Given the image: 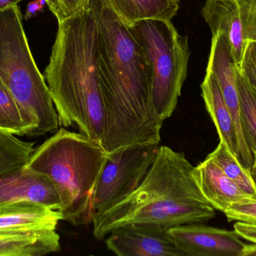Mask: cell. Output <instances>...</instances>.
<instances>
[{"instance_id":"cell-1","label":"cell","mask_w":256,"mask_h":256,"mask_svg":"<svg viewBox=\"0 0 256 256\" xmlns=\"http://www.w3.org/2000/svg\"><path fill=\"white\" fill-rule=\"evenodd\" d=\"M98 30V68L104 106L102 145L108 154L160 144L162 121L152 99V72L129 25L104 0H90Z\"/></svg>"},{"instance_id":"cell-23","label":"cell","mask_w":256,"mask_h":256,"mask_svg":"<svg viewBox=\"0 0 256 256\" xmlns=\"http://www.w3.org/2000/svg\"><path fill=\"white\" fill-rule=\"evenodd\" d=\"M239 72L256 92V42L246 41Z\"/></svg>"},{"instance_id":"cell-10","label":"cell","mask_w":256,"mask_h":256,"mask_svg":"<svg viewBox=\"0 0 256 256\" xmlns=\"http://www.w3.org/2000/svg\"><path fill=\"white\" fill-rule=\"evenodd\" d=\"M168 230L158 225H124L112 231L105 243L118 256H184Z\"/></svg>"},{"instance_id":"cell-12","label":"cell","mask_w":256,"mask_h":256,"mask_svg":"<svg viewBox=\"0 0 256 256\" xmlns=\"http://www.w3.org/2000/svg\"><path fill=\"white\" fill-rule=\"evenodd\" d=\"M194 177L208 203L222 213L232 204L252 199L228 178L208 156L194 167Z\"/></svg>"},{"instance_id":"cell-5","label":"cell","mask_w":256,"mask_h":256,"mask_svg":"<svg viewBox=\"0 0 256 256\" xmlns=\"http://www.w3.org/2000/svg\"><path fill=\"white\" fill-rule=\"evenodd\" d=\"M0 82L24 111L31 137L58 130V114L32 54L18 5L0 11Z\"/></svg>"},{"instance_id":"cell-27","label":"cell","mask_w":256,"mask_h":256,"mask_svg":"<svg viewBox=\"0 0 256 256\" xmlns=\"http://www.w3.org/2000/svg\"><path fill=\"white\" fill-rule=\"evenodd\" d=\"M244 256H256V243L249 244L246 246Z\"/></svg>"},{"instance_id":"cell-7","label":"cell","mask_w":256,"mask_h":256,"mask_svg":"<svg viewBox=\"0 0 256 256\" xmlns=\"http://www.w3.org/2000/svg\"><path fill=\"white\" fill-rule=\"evenodd\" d=\"M159 147V144H136L108 154L93 195L94 214L104 211L136 189Z\"/></svg>"},{"instance_id":"cell-19","label":"cell","mask_w":256,"mask_h":256,"mask_svg":"<svg viewBox=\"0 0 256 256\" xmlns=\"http://www.w3.org/2000/svg\"><path fill=\"white\" fill-rule=\"evenodd\" d=\"M0 129L19 136L31 137L32 129L10 92L0 82Z\"/></svg>"},{"instance_id":"cell-14","label":"cell","mask_w":256,"mask_h":256,"mask_svg":"<svg viewBox=\"0 0 256 256\" xmlns=\"http://www.w3.org/2000/svg\"><path fill=\"white\" fill-rule=\"evenodd\" d=\"M201 90L206 109L218 131L220 141L224 142L238 160V140L232 117L219 86L208 71L206 70Z\"/></svg>"},{"instance_id":"cell-21","label":"cell","mask_w":256,"mask_h":256,"mask_svg":"<svg viewBox=\"0 0 256 256\" xmlns=\"http://www.w3.org/2000/svg\"><path fill=\"white\" fill-rule=\"evenodd\" d=\"M58 23L66 21L88 7L90 0H45Z\"/></svg>"},{"instance_id":"cell-13","label":"cell","mask_w":256,"mask_h":256,"mask_svg":"<svg viewBox=\"0 0 256 256\" xmlns=\"http://www.w3.org/2000/svg\"><path fill=\"white\" fill-rule=\"evenodd\" d=\"M62 220L58 210L32 201L0 205V233L56 230Z\"/></svg>"},{"instance_id":"cell-9","label":"cell","mask_w":256,"mask_h":256,"mask_svg":"<svg viewBox=\"0 0 256 256\" xmlns=\"http://www.w3.org/2000/svg\"><path fill=\"white\" fill-rule=\"evenodd\" d=\"M168 233L184 256H244L248 246L234 231L202 223L172 227Z\"/></svg>"},{"instance_id":"cell-29","label":"cell","mask_w":256,"mask_h":256,"mask_svg":"<svg viewBox=\"0 0 256 256\" xmlns=\"http://www.w3.org/2000/svg\"><path fill=\"white\" fill-rule=\"evenodd\" d=\"M254 160L256 161V153H254Z\"/></svg>"},{"instance_id":"cell-24","label":"cell","mask_w":256,"mask_h":256,"mask_svg":"<svg viewBox=\"0 0 256 256\" xmlns=\"http://www.w3.org/2000/svg\"><path fill=\"white\" fill-rule=\"evenodd\" d=\"M234 231L240 236V238L256 243V225L237 222L234 225Z\"/></svg>"},{"instance_id":"cell-26","label":"cell","mask_w":256,"mask_h":256,"mask_svg":"<svg viewBox=\"0 0 256 256\" xmlns=\"http://www.w3.org/2000/svg\"><path fill=\"white\" fill-rule=\"evenodd\" d=\"M22 0H0V11L4 10L10 6L18 5Z\"/></svg>"},{"instance_id":"cell-25","label":"cell","mask_w":256,"mask_h":256,"mask_svg":"<svg viewBox=\"0 0 256 256\" xmlns=\"http://www.w3.org/2000/svg\"><path fill=\"white\" fill-rule=\"evenodd\" d=\"M46 5L45 0H32L27 4L26 9L24 15V19L26 21L34 18L39 14L43 12L44 8Z\"/></svg>"},{"instance_id":"cell-4","label":"cell","mask_w":256,"mask_h":256,"mask_svg":"<svg viewBox=\"0 0 256 256\" xmlns=\"http://www.w3.org/2000/svg\"><path fill=\"white\" fill-rule=\"evenodd\" d=\"M106 156L100 143L62 127L34 149L27 165L54 183L62 220L78 226L92 222L93 195Z\"/></svg>"},{"instance_id":"cell-2","label":"cell","mask_w":256,"mask_h":256,"mask_svg":"<svg viewBox=\"0 0 256 256\" xmlns=\"http://www.w3.org/2000/svg\"><path fill=\"white\" fill-rule=\"evenodd\" d=\"M58 24L44 76L60 126L76 125L81 133L102 144L104 106L98 68L96 18L88 6Z\"/></svg>"},{"instance_id":"cell-28","label":"cell","mask_w":256,"mask_h":256,"mask_svg":"<svg viewBox=\"0 0 256 256\" xmlns=\"http://www.w3.org/2000/svg\"><path fill=\"white\" fill-rule=\"evenodd\" d=\"M250 170L251 175H252V179H254V183L256 186V161H254V165L250 168Z\"/></svg>"},{"instance_id":"cell-22","label":"cell","mask_w":256,"mask_h":256,"mask_svg":"<svg viewBox=\"0 0 256 256\" xmlns=\"http://www.w3.org/2000/svg\"><path fill=\"white\" fill-rule=\"evenodd\" d=\"M224 213L228 222L237 221L256 225V200L232 204Z\"/></svg>"},{"instance_id":"cell-20","label":"cell","mask_w":256,"mask_h":256,"mask_svg":"<svg viewBox=\"0 0 256 256\" xmlns=\"http://www.w3.org/2000/svg\"><path fill=\"white\" fill-rule=\"evenodd\" d=\"M238 87L244 135L248 147L254 155L256 152V92L239 70Z\"/></svg>"},{"instance_id":"cell-16","label":"cell","mask_w":256,"mask_h":256,"mask_svg":"<svg viewBox=\"0 0 256 256\" xmlns=\"http://www.w3.org/2000/svg\"><path fill=\"white\" fill-rule=\"evenodd\" d=\"M128 25L142 20H172L179 0H104Z\"/></svg>"},{"instance_id":"cell-15","label":"cell","mask_w":256,"mask_h":256,"mask_svg":"<svg viewBox=\"0 0 256 256\" xmlns=\"http://www.w3.org/2000/svg\"><path fill=\"white\" fill-rule=\"evenodd\" d=\"M60 249L56 230L0 233V256H43Z\"/></svg>"},{"instance_id":"cell-17","label":"cell","mask_w":256,"mask_h":256,"mask_svg":"<svg viewBox=\"0 0 256 256\" xmlns=\"http://www.w3.org/2000/svg\"><path fill=\"white\" fill-rule=\"evenodd\" d=\"M208 156L246 195L256 200V186L250 170L242 165L224 142L220 141Z\"/></svg>"},{"instance_id":"cell-11","label":"cell","mask_w":256,"mask_h":256,"mask_svg":"<svg viewBox=\"0 0 256 256\" xmlns=\"http://www.w3.org/2000/svg\"><path fill=\"white\" fill-rule=\"evenodd\" d=\"M18 201L38 203L55 210L62 205L54 183L27 165L0 175V205Z\"/></svg>"},{"instance_id":"cell-8","label":"cell","mask_w":256,"mask_h":256,"mask_svg":"<svg viewBox=\"0 0 256 256\" xmlns=\"http://www.w3.org/2000/svg\"><path fill=\"white\" fill-rule=\"evenodd\" d=\"M201 13L212 35H226L236 56L246 41L256 42V0H206Z\"/></svg>"},{"instance_id":"cell-6","label":"cell","mask_w":256,"mask_h":256,"mask_svg":"<svg viewBox=\"0 0 256 256\" xmlns=\"http://www.w3.org/2000/svg\"><path fill=\"white\" fill-rule=\"evenodd\" d=\"M129 26L150 63L154 107L164 121L172 115L188 75V36L179 34L171 20H142Z\"/></svg>"},{"instance_id":"cell-3","label":"cell","mask_w":256,"mask_h":256,"mask_svg":"<svg viewBox=\"0 0 256 256\" xmlns=\"http://www.w3.org/2000/svg\"><path fill=\"white\" fill-rule=\"evenodd\" d=\"M194 166L180 152L160 146L153 163L130 195L93 217V234L103 240L128 225L172 228L204 223L216 216L194 177Z\"/></svg>"},{"instance_id":"cell-18","label":"cell","mask_w":256,"mask_h":256,"mask_svg":"<svg viewBox=\"0 0 256 256\" xmlns=\"http://www.w3.org/2000/svg\"><path fill=\"white\" fill-rule=\"evenodd\" d=\"M34 146L0 129V175L26 165Z\"/></svg>"}]
</instances>
